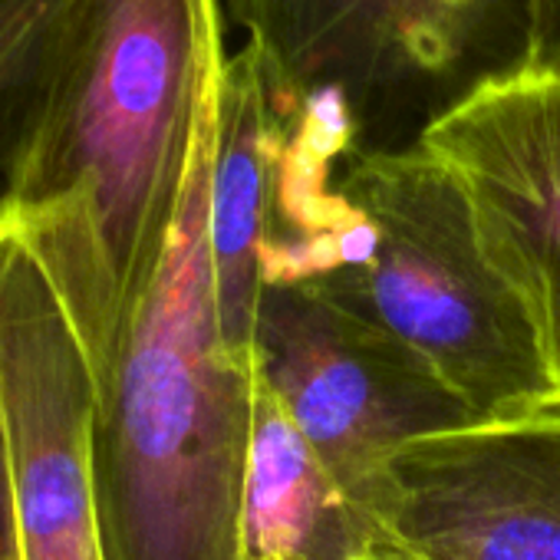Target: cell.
Masks as SVG:
<instances>
[{
  "label": "cell",
  "mask_w": 560,
  "mask_h": 560,
  "mask_svg": "<svg viewBox=\"0 0 560 560\" xmlns=\"http://www.w3.org/2000/svg\"><path fill=\"white\" fill-rule=\"evenodd\" d=\"M221 0H86L11 228L103 399L188 175L218 132Z\"/></svg>",
  "instance_id": "6da1fadb"
},
{
  "label": "cell",
  "mask_w": 560,
  "mask_h": 560,
  "mask_svg": "<svg viewBox=\"0 0 560 560\" xmlns=\"http://www.w3.org/2000/svg\"><path fill=\"white\" fill-rule=\"evenodd\" d=\"M218 132L195 162L152 284L96 416L103 560H241L237 521L254 357L221 330L208 195Z\"/></svg>",
  "instance_id": "7a4b0ae2"
},
{
  "label": "cell",
  "mask_w": 560,
  "mask_h": 560,
  "mask_svg": "<svg viewBox=\"0 0 560 560\" xmlns=\"http://www.w3.org/2000/svg\"><path fill=\"white\" fill-rule=\"evenodd\" d=\"M340 191L380 244L370 264L311 284L402 343L471 422L553 406L534 340L481 260L439 162L419 145L360 152Z\"/></svg>",
  "instance_id": "3957f363"
},
{
  "label": "cell",
  "mask_w": 560,
  "mask_h": 560,
  "mask_svg": "<svg viewBox=\"0 0 560 560\" xmlns=\"http://www.w3.org/2000/svg\"><path fill=\"white\" fill-rule=\"evenodd\" d=\"M267 83L373 126L442 113L534 57V0H221ZM419 142V139H416Z\"/></svg>",
  "instance_id": "277c9868"
},
{
  "label": "cell",
  "mask_w": 560,
  "mask_h": 560,
  "mask_svg": "<svg viewBox=\"0 0 560 560\" xmlns=\"http://www.w3.org/2000/svg\"><path fill=\"white\" fill-rule=\"evenodd\" d=\"M250 357L343 491L383 527L402 448L471 422L402 343L314 284L260 288Z\"/></svg>",
  "instance_id": "5b68a950"
},
{
  "label": "cell",
  "mask_w": 560,
  "mask_h": 560,
  "mask_svg": "<svg viewBox=\"0 0 560 560\" xmlns=\"http://www.w3.org/2000/svg\"><path fill=\"white\" fill-rule=\"evenodd\" d=\"M416 145L452 178L560 406V63L530 60L485 83Z\"/></svg>",
  "instance_id": "8992f818"
},
{
  "label": "cell",
  "mask_w": 560,
  "mask_h": 560,
  "mask_svg": "<svg viewBox=\"0 0 560 560\" xmlns=\"http://www.w3.org/2000/svg\"><path fill=\"white\" fill-rule=\"evenodd\" d=\"M0 409L27 560H103L96 383L54 284L11 228H0Z\"/></svg>",
  "instance_id": "52a82bcc"
},
{
  "label": "cell",
  "mask_w": 560,
  "mask_h": 560,
  "mask_svg": "<svg viewBox=\"0 0 560 560\" xmlns=\"http://www.w3.org/2000/svg\"><path fill=\"white\" fill-rule=\"evenodd\" d=\"M393 478L402 560H560V406L422 435Z\"/></svg>",
  "instance_id": "ba28073f"
},
{
  "label": "cell",
  "mask_w": 560,
  "mask_h": 560,
  "mask_svg": "<svg viewBox=\"0 0 560 560\" xmlns=\"http://www.w3.org/2000/svg\"><path fill=\"white\" fill-rule=\"evenodd\" d=\"M237 547L241 560H399L389 530L343 491L257 366Z\"/></svg>",
  "instance_id": "9c48e42d"
},
{
  "label": "cell",
  "mask_w": 560,
  "mask_h": 560,
  "mask_svg": "<svg viewBox=\"0 0 560 560\" xmlns=\"http://www.w3.org/2000/svg\"><path fill=\"white\" fill-rule=\"evenodd\" d=\"M277 96L254 57H228L218 103V145L208 195V237L214 260L218 314L228 347L250 357L260 301V237L267 208Z\"/></svg>",
  "instance_id": "30bf717a"
},
{
  "label": "cell",
  "mask_w": 560,
  "mask_h": 560,
  "mask_svg": "<svg viewBox=\"0 0 560 560\" xmlns=\"http://www.w3.org/2000/svg\"><path fill=\"white\" fill-rule=\"evenodd\" d=\"M86 0H0V228L57 93Z\"/></svg>",
  "instance_id": "8fae6325"
},
{
  "label": "cell",
  "mask_w": 560,
  "mask_h": 560,
  "mask_svg": "<svg viewBox=\"0 0 560 560\" xmlns=\"http://www.w3.org/2000/svg\"><path fill=\"white\" fill-rule=\"evenodd\" d=\"M0 560H27L24 521L18 508V488H14L11 452H8L4 409H0Z\"/></svg>",
  "instance_id": "7c38bea8"
},
{
  "label": "cell",
  "mask_w": 560,
  "mask_h": 560,
  "mask_svg": "<svg viewBox=\"0 0 560 560\" xmlns=\"http://www.w3.org/2000/svg\"><path fill=\"white\" fill-rule=\"evenodd\" d=\"M560 63V0H534V57Z\"/></svg>",
  "instance_id": "4fadbf2b"
}]
</instances>
